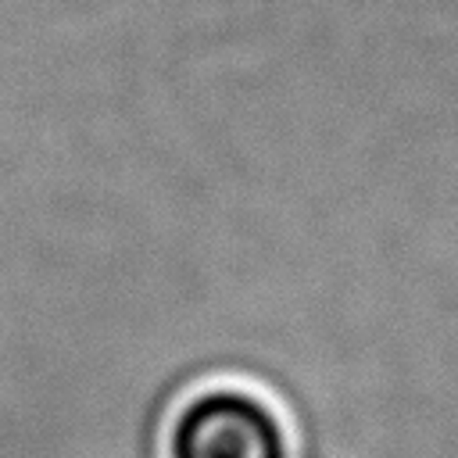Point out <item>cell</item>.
<instances>
[{
	"mask_svg": "<svg viewBox=\"0 0 458 458\" xmlns=\"http://www.w3.org/2000/svg\"><path fill=\"white\" fill-rule=\"evenodd\" d=\"M168 458H293L290 426L254 386H200L172 415Z\"/></svg>",
	"mask_w": 458,
	"mask_h": 458,
	"instance_id": "cell-1",
	"label": "cell"
}]
</instances>
